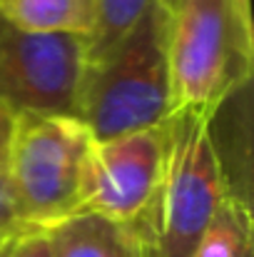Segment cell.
<instances>
[{
  "instance_id": "cell-12",
  "label": "cell",
  "mask_w": 254,
  "mask_h": 257,
  "mask_svg": "<svg viewBox=\"0 0 254 257\" xmlns=\"http://www.w3.org/2000/svg\"><path fill=\"white\" fill-rule=\"evenodd\" d=\"M18 230H23V225L18 220V212H15L8 182H5V172H0V237H8Z\"/></svg>"
},
{
  "instance_id": "cell-8",
  "label": "cell",
  "mask_w": 254,
  "mask_h": 257,
  "mask_svg": "<svg viewBox=\"0 0 254 257\" xmlns=\"http://www.w3.org/2000/svg\"><path fill=\"white\" fill-rule=\"evenodd\" d=\"M95 0H0V15L33 33L87 38Z\"/></svg>"
},
{
  "instance_id": "cell-5",
  "label": "cell",
  "mask_w": 254,
  "mask_h": 257,
  "mask_svg": "<svg viewBox=\"0 0 254 257\" xmlns=\"http://www.w3.org/2000/svg\"><path fill=\"white\" fill-rule=\"evenodd\" d=\"M83 75L85 38L33 33L0 15V102L15 115L78 117Z\"/></svg>"
},
{
  "instance_id": "cell-10",
  "label": "cell",
  "mask_w": 254,
  "mask_h": 257,
  "mask_svg": "<svg viewBox=\"0 0 254 257\" xmlns=\"http://www.w3.org/2000/svg\"><path fill=\"white\" fill-rule=\"evenodd\" d=\"M155 3L157 0H95L92 28L85 38V68L107 58Z\"/></svg>"
},
{
  "instance_id": "cell-14",
  "label": "cell",
  "mask_w": 254,
  "mask_h": 257,
  "mask_svg": "<svg viewBox=\"0 0 254 257\" xmlns=\"http://www.w3.org/2000/svg\"><path fill=\"white\" fill-rule=\"evenodd\" d=\"M18 232H20V230H18ZM18 232H13V235H8V237H0V257H5L8 247H10V242H13V237H15Z\"/></svg>"
},
{
  "instance_id": "cell-4",
  "label": "cell",
  "mask_w": 254,
  "mask_h": 257,
  "mask_svg": "<svg viewBox=\"0 0 254 257\" xmlns=\"http://www.w3.org/2000/svg\"><path fill=\"white\" fill-rule=\"evenodd\" d=\"M92 135L70 115L15 117L5 182L23 227L50 230L80 212V175Z\"/></svg>"
},
{
  "instance_id": "cell-6",
  "label": "cell",
  "mask_w": 254,
  "mask_h": 257,
  "mask_svg": "<svg viewBox=\"0 0 254 257\" xmlns=\"http://www.w3.org/2000/svg\"><path fill=\"white\" fill-rule=\"evenodd\" d=\"M162 125L92 140L80 175V210L135 225L145 217L162 172Z\"/></svg>"
},
{
  "instance_id": "cell-1",
  "label": "cell",
  "mask_w": 254,
  "mask_h": 257,
  "mask_svg": "<svg viewBox=\"0 0 254 257\" xmlns=\"http://www.w3.org/2000/svg\"><path fill=\"white\" fill-rule=\"evenodd\" d=\"M165 5L172 112L192 110L214 117L252 75L249 0H167Z\"/></svg>"
},
{
  "instance_id": "cell-15",
  "label": "cell",
  "mask_w": 254,
  "mask_h": 257,
  "mask_svg": "<svg viewBox=\"0 0 254 257\" xmlns=\"http://www.w3.org/2000/svg\"><path fill=\"white\" fill-rule=\"evenodd\" d=\"M162 3H167V0H162Z\"/></svg>"
},
{
  "instance_id": "cell-9",
  "label": "cell",
  "mask_w": 254,
  "mask_h": 257,
  "mask_svg": "<svg viewBox=\"0 0 254 257\" xmlns=\"http://www.w3.org/2000/svg\"><path fill=\"white\" fill-rule=\"evenodd\" d=\"M189 257H254L252 212L242 195L227 192Z\"/></svg>"
},
{
  "instance_id": "cell-11",
  "label": "cell",
  "mask_w": 254,
  "mask_h": 257,
  "mask_svg": "<svg viewBox=\"0 0 254 257\" xmlns=\"http://www.w3.org/2000/svg\"><path fill=\"white\" fill-rule=\"evenodd\" d=\"M5 257H53L48 230L23 227V230L13 237V242H10Z\"/></svg>"
},
{
  "instance_id": "cell-7",
  "label": "cell",
  "mask_w": 254,
  "mask_h": 257,
  "mask_svg": "<svg viewBox=\"0 0 254 257\" xmlns=\"http://www.w3.org/2000/svg\"><path fill=\"white\" fill-rule=\"evenodd\" d=\"M53 257H155L135 225L80 210L48 230Z\"/></svg>"
},
{
  "instance_id": "cell-13",
  "label": "cell",
  "mask_w": 254,
  "mask_h": 257,
  "mask_svg": "<svg viewBox=\"0 0 254 257\" xmlns=\"http://www.w3.org/2000/svg\"><path fill=\"white\" fill-rule=\"evenodd\" d=\"M15 117L18 115L0 102V172H5L8 153H10V140H13V130H15Z\"/></svg>"
},
{
  "instance_id": "cell-3",
  "label": "cell",
  "mask_w": 254,
  "mask_h": 257,
  "mask_svg": "<svg viewBox=\"0 0 254 257\" xmlns=\"http://www.w3.org/2000/svg\"><path fill=\"white\" fill-rule=\"evenodd\" d=\"M169 112L167 5L157 0L107 58L85 68L78 117L92 140H107L160 127Z\"/></svg>"
},
{
  "instance_id": "cell-2",
  "label": "cell",
  "mask_w": 254,
  "mask_h": 257,
  "mask_svg": "<svg viewBox=\"0 0 254 257\" xmlns=\"http://www.w3.org/2000/svg\"><path fill=\"white\" fill-rule=\"evenodd\" d=\"M212 125L214 117L192 110H174L162 122L160 182L145 217L135 222L155 257L192 255L232 190Z\"/></svg>"
}]
</instances>
